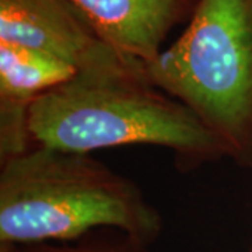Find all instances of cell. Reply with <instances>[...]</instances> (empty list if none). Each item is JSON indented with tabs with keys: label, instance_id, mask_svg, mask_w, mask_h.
Returning a JSON list of instances; mask_svg holds the SVG:
<instances>
[{
	"label": "cell",
	"instance_id": "6da1fadb",
	"mask_svg": "<svg viewBox=\"0 0 252 252\" xmlns=\"http://www.w3.org/2000/svg\"><path fill=\"white\" fill-rule=\"evenodd\" d=\"M28 132L32 146L77 153L158 146L184 167L227 157L219 137L187 105L140 72L77 73L34 101Z\"/></svg>",
	"mask_w": 252,
	"mask_h": 252
},
{
	"label": "cell",
	"instance_id": "7a4b0ae2",
	"mask_svg": "<svg viewBox=\"0 0 252 252\" xmlns=\"http://www.w3.org/2000/svg\"><path fill=\"white\" fill-rule=\"evenodd\" d=\"M101 228L150 244L161 219L132 181L89 153L32 146L1 161L0 244L70 241Z\"/></svg>",
	"mask_w": 252,
	"mask_h": 252
},
{
	"label": "cell",
	"instance_id": "3957f363",
	"mask_svg": "<svg viewBox=\"0 0 252 252\" xmlns=\"http://www.w3.org/2000/svg\"><path fill=\"white\" fill-rule=\"evenodd\" d=\"M146 72L219 137L227 158L252 167V0H198L184 34Z\"/></svg>",
	"mask_w": 252,
	"mask_h": 252
},
{
	"label": "cell",
	"instance_id": "277c9868",
	"mask_svg": "<svg viewBox=\"0 0 252 252\" xmlns=\"http://www.w3.org/2000/svg\"><path fill=\"white\" fill-rule=\"evenodd\" d=\"M0 44L51 55L77 73H147L102 42L72 0H0Z\"/></svg>",
	"mask_w": 252,
	"mask_h": 252
},
{
	"label": "cell",
	"instance_id": "5b68a950",
	"mask_svg": "<svg viewBox=\"0 0 252 252\" xmlns=\"http://www.w3.org/2000/svg\"><path fill=\"white\" fill-rule=\"evenodd\" d=\"M99 39L146 67L198 0H72Z\"/></svg>",
	"mask_w": 252,
	"mask_h": 252
},
{
	"label": "cell",
	"instance_id": "8992f818",
	"mask_svg": "<svg viewBox=\"0 0 252 252\" xmlns=\"http://www.w3.org/2000/svg\"><path fill=\"white\" fill-rule=\"evenodd\" d=\"M77 70L51 55L0 44V160L32 147L28 132L30 108L39 95L66 81Z\"/></svg>",
	"mask_w": 252,
	"mask_h": 252
},
{
	"label": "cell",
	"instance_id": "52a82bcc",
	"mask_svg": "<svg viewBox=\"0 0 252 252\" xmlns=\"http://www.w3.org/2000/svg\"><path fill=\"white\" fill-rule=\"evenodd\" d=\"M147 245L125 231L101 228L70 241L0 244V252H149Z\"/></svg>",
	"mask_w": 252,
	"mask_h": 252
}]
</instances>
